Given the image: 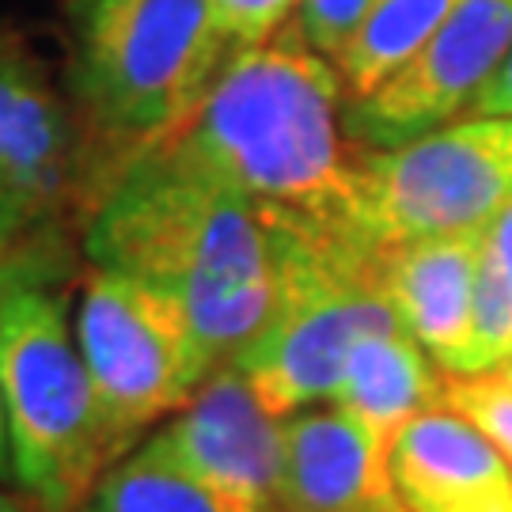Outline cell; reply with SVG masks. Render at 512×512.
Listing matches in <instances>:
<instances>
[{
	"mask_svg": "<svg viewBox=\"0 0 512 512\" xmlns=\"http://www.w3.org/2000/svg\"><path fill=\"white\" fill-rule=\"evenodd\" d=\"M346 107L334 61L289 23L236 50L198 110L152 152L217 179L285 224L365 239Z\"/></svg>",
	"mask_w": 512,
	"mask_h": 512,
	"instance_id": "obj_1",
	"label": "cell"
},
{
	"mask_svg": "<svg viewBox=\"0 0 512 512\" xmlns=\"http://www.w3.org/2000/svg\"><path fill=\"white\" fill-rule=\"evenodd\" d=\"M277 228L251 198L148 152L118 175L80 243L92 266L175 296L217 372L243 357L274 311Z\"/></svg>",
	"mask_w": 512,
	"mask_h": 512,
	"instance_id": "obj_2",
	"label": "cell"
},
{
	"mask_svg": "<svg viewBox=\"0 0 512 512\" xmlns=\"http://www.w3.org/2000/svg\"><path fill=\"white\" fill-rule=\"evenodd\" d=\"M69 88L99 202L198 110L236 46L213 0H73Z\"/></svg>",
	"mask_w": 512,
	"mask_h": 512,
	"instance_id": "obj_3",
	"label": "cell"
},
{
	"mask_svg": "<svg viewBox=\"0 0 512 512\" xmlns=\"http://www.w3.org/2000/svg\"><path fill=\"white\" fill-rule=\"evenodd\" d=\"M0 380L16 463V490L42 512H80L118 459L92 372L69 323L57 277L35 281L8 304L0 334Z\"/></svg>",
	"mask_w": 512,
	"mask_h": 512,
	"instance_id": "obj_4",
	"label": "cell"
},
{
	"mask_svg": "<svg viewBox=\"0 0 512 512\" xmlns=\"http://www.w3.org/2000/svg\"><path fill=\"white\" fill-rule=\"evenodd\" d=\"M376 243L300 224L277 228V300L266 327L236 365L277 418L330 403L349 349L365 334L403 327L391 311Z\"/></svg>",
	"mask_w": 512,
	"mask_h": 512,
	"instance_id": "obj_5",
	"label": "cell"
},
{
	"mask_svg": "<svg viewBox=\"0 0 512 512\" xmlns=\"http://www.w3.org/2000/svg\"><path fill=\"white\" fill-rule=\"evenodd\" d=\"M73 327L122 456L213 376L183 304L122 270L84 266Z\"/></svg>",
	"mask_w": 512,
	"mask_h": 512,
	"instance_id": "obj_6",
	"label": "cell"
},
{
	"mask_svg": "<svg viewBox=\"0 0 512 512\" xmlns=\"http://www.w3.org/2000/svg\"><path fill=\"white\" fill-rule=\"evenodd\" d=\"M512 205V118L467 114L357 156V224L368 243L490 232Z\"/></svg>",
	"mask_w": 512,
	"mask_h": 512,
	"instance_id": "obj_7",
	"label": "cell"
},
{
	"mask_svg": "<svg viewBox=\"0 0 512 512\" xmlns=\"http://www.w3.org/2000/svg\"><path fill=\"white\" fill-rule=\"evenodd\" d=\"M0 209L27 232H80L99 209L92 148L73 99L19 38H0Z\"/></svg>",
	"mask_w": 512,
	"mask_h": 512,
	"instance_id": "obj_8",
	"label": "cell"
},
{
	"mask_svg": "<svg viewBox=\"0 0 512 512\" xmlns=\"http://www.w3.org/2000/svg\"><path fill=\"white\" fill-rule=\"evenodd\" d=\"M512 50V0H459L399 73L349 103L346 129L365 148H395L456 122Z\"/></svg>",
	"mask_w": 512,
	"mask_h": 512,
	"instance_id": "obj_9",
	"label": "cell"
},
{
	"mask_svg": "<svg viewBox=\"0 0 512 512\" xmlns=\"http://www.w3.org/2000/svg\"><path fill=\"white\" fill-rule=\"evenodd\" d=\"M148 444L217 486L277 505L285 475V418L262 406L236 361L220 365Z\"/></svg>",
	"mask_w": 512,
	"mask_h": 512,
	"instance_id": "obj_10",
	"label": "cell"
},
{
	"mask_svg": "<svg viewBox=\"0 0 512 512\" xmlns=\"http://www.w3.org/2000/svg\"><path fill=\"white\" fill-rule=\"evenodd\" d=\"M277 512H406L391 475V448L334 403L285 418Z\"/></svg>",
	"mask_w": 512,
	"mask_h": 512,
	"instance_id": "obj_11",
	"label": "cell"
},
{
	"mask_svg": "<svg viewBox=\"0 0 512 512\" xmlns=\"http://www.w3.org/2000/svg\"><path fill=\"white\" fill-rule=\"evenodd\" d=\"M486 232L475 236H429L380 247L376 274L391 311L440 372H463L471 346V308L482 270Z\"/></svg>",
	"mask_w": 512,
	"mask_h": 512,
	"instance_id": "obj_12",
	"label": "cell"
},
{
	"mask_svg": "<svg viewBox=\"0 0 512 512\" xmlns=\"http://www.w3.org/2000/svg\"><path fill=\"white\" fill-rule=\"evenodd\" d=\"M391 475L406 512H512V463L448 406L395 437Z\"/></svg>",
	"mask_w": 512,
	"mask_h": 512,
	"instance_id": "obj_13",
	"label": "cell"
},
{
	"mask_svg": "<svg viewBox=\"0 0 512 512\" xmlns=\"http://www.w3.org/2000/svg\"><path fill=\"white\" fill-rule=\"evenodd\" d=\"M444 372L403 327L365 334L349 349L330 403L357 418L372 437L395 448L410 421L440 406Z\"/></svg>",
	"mask_w": 512,
	"mask_h": 512,
	"instance_id": "obj_14",
	"label": "cell"
},
{
	"mask_svg": "<svg viewBox=\"0 0 512 512\" xmlns=\"http://www.w3.org/2000/svg\"><path fill=\"white\" fill-rule=\"evenodd\" d=\"M80 512H277V505L217 486L141 440L95 482Z\"/></svg>",
	"mask_w": 512,
	"mask_h": 512,
	"instance_id": "obj_15",
	"label": "cell"
},
{
	"mask_svg": "<svg viewBox=\"0 0 512 512\" xmlns=\"http://www.w3.org/2000/svg\"><path fill=\"white\" fill-rule=\"evenodd\" d=\"M459 0H376L330 57L346 84L349 103H361L440 31Z\"/></svg>",
	"mask_w": 512,
	"mask_h": 512,
	"instance_id": "obj_16",
	"label": "cell"
},
{
	"mask_svg": "<svg viewBox=\"0 0 512 512\" xmlns=\"http://www.w3.org/2000/svg\"><path fill=\"white\" fill-rule=\"evenodd\" d=\"M505 365H512V277L486 243L471 308V346L459 376L501 372Z\"/></svg>",
	"mask_w": 512,
	"mask_h": 512,
	"instance_id": "obj_17",
	"label": "cell"
},
{
	"mask_svg": "<svg viewBox=\"0 0 512 512\" xmlns=\"http://www.w3.org/2000/svg\"><path fill=\"white\" fill-rule=\"evenodd\" d=\"M69 266V247L65 232H31L12 255L0 262V334H4V315L27 285L61 277ZM0 482L16 486V463H12V437H8V410H4V380H0Z\"/></svg>",
	"mask_w": 512,
	"mask_h": 512,
	"instance_id": "obj_18",
	"label": "cell"
},
{
	"mask_svg": "<svg viewBox=\"0 0 512 512\" xmlns=\"http://www.w3.org/2000/svg\"><path fill=\"white\" fill-rule=\"evenodd\" d=\"M440 406L456 410L471 421L482 437L494 444L512 463V380L501 372H478V376H452L444 372Z\"/></svg>",
	"mask_w": 512,
	"mask_h": 512,
	"instance_id": "obj_19",
	"label": "cell"
},
{
	"mask_svg": "<svg viewBox=\"0 0 512 512\" xmlns=\"http://www.w3.org/2000/svg\"><path fill=\"white\" fill-rule=\"evenodd\" d=\"M213 8L224 38L236 50H247L289 27L300 12V0H213Z\"/></svg>",
	"mask_w": 512,
	"mask_h": 512,
	"instance_id": "obj_20",
	"label": "cell"
},
{
	"mask_svg": "<svg viewBox=\"0 0 512 512\" xmlns=\"http://www.w3.org/2000/svg\"><path fill=\"white\" fill-rule=\"evenodd\" d=\"M372 4L376 0H300L293 23L319 54L334 57Z\"/></svg>",
	"mask_w": 512,
	"mask_h": 512,
	"instance_id": "obj_21",
	"label": "cell"
},
{
	"mask_svg": "<svg viewBox=\"0 0 512 512\" xmlns=\"http://www.w3.org/2000/svg\"><path fill=\"white\" fill-rule=\"evenodd\" d=\"M467 114H505V118H512V50L501 61V69L490 76V84L475 95V103L467 107Z\"/></svg>",
	"mask_w": 512,
	"mask_h": 512,
	"instance_id": "obj_22",
	"label": "cell"
},
{
	"mask_svg": "<svg viewBox=\"0 0 512 512\" xmlns=\"http://www.w3.org/2000/svg\"><path fill=\"white\" fill-rule=\"evenodd\" d=\"M27 236H31V232H27V228H23L8 209H0V262L12 255Z\"/></svg>",
	"mask_w": 512,
	"mask_h": 512,
	"instance_id": "obj_23",
	"label": "cell"
},
{
	"mask_svg": "<svg viewBox=\"0 0 512 512\" xmlns=\"http://www.w3.org/2000/svg\"><path fill=\"white\" fill-rule=\"evenodd\" d=\"M0 512H42L27 494H12L0 486Z\"/></svg>",
	"mask_w": 512,
	"mask_h": 512,
	"instance_id": "obj_24",
	"label": "cell"
},
{
	"mask_svg": "<svg viewBox=\"0 0 512 512\" xmlns=\"http://www.w3.org/2000/svg\"><path fill=\"white\" fill-rule=\"evenodd\" d=\"M501 376H509V380H512V365H505V368H501Z\"/></svg>",
	"mask_w": 512,
	"mask_h": 512,
	"instance_id": "obj_25",
	"label": "cell"
}]
</instances>
